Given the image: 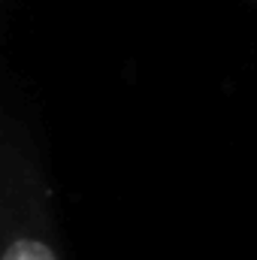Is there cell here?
<instances>
[{
	"label": "cell",
	"mask_w": 257,
	"mask_h": 260,
	"mask_svg": "<svg viewBox=\"0 0 257 260\" xmlns=\"http://www.w3.org/2000/svg\"><path fill=\"white\" fill-rule=\"evenodd\" d=\"M0 260H64L40 206L0 188Z\"/></svg>",
	"instance_id": "1"
}]
</instances>
